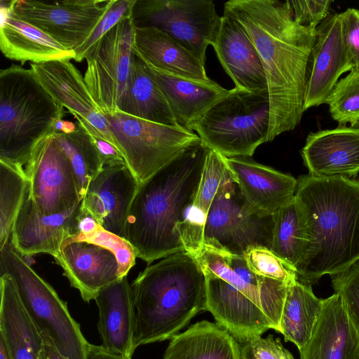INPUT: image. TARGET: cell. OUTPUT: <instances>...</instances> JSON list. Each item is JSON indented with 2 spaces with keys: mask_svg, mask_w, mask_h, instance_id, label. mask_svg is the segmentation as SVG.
Returning <instances> with one entry per match:
<instances>
[{
  "mask_svg": "<svg viewBox=\"0 0 359 359\" xmlns=\"http://www.w3.org/2000/svg\"><path fill=\"white\" fill-rule=\"evenodd\" d=\"M224 15L236 20L255 46L268 84L267 142L294 130L304 109L309 64L316 29L297 23L289 1L230 0Z\"/></svg>",
  "mask_w": 359,
  "mask_h": 359,
  "instance_id": "cell-1",
  "label": "cell"
},
{
  "mask_svg": "<svg viewBox=\"0 0 359 359\" xmlns=\"http://www.w3.org/2000/svg\"><path fill=\"white\" fill-rule=\"evenodd\" d=\"M208 151L191 147L139 184L123 238L148 264L184 251L176 227L195 201Z\"/></svg>",
  "mask_w": 359,
  "mask_h": 359,
  "instance_id": "cell-2",
  "label": "cell"
},
{
  "mask_svg": "<svg viewBox=\"0 0 359 359\" xmlns=\"http://www.w3.org/2000/svg\"><path fill=\"white\" fill-rule=\"evenodd\" d=\"M294 196L306 217L309 245L298 280L316 283L359 260V180L343 176L297 179Z\"/></svg>",
  "mask_w": 359,
  "mask_h": 359,
  "instance_id": "cell-3",
  "label": "cell"
},
{
  "mask_svg": "<svg viewBox=\"0 0 359 359\" xmlns=\"http://www.w3.org/2000/svg\"><path fill=\"white\" fill-rule=\"evenodd\" d=\"M135 309L133 349L170 339L207 309L206 279L187 251L148 266L132 285Z\"/></svg>",
  "mask_w": 359,
  "mask_h": 359,
  "instance_id": "cell-4",
  "label": "cell"
},
{
  "mask_svg": "<svg viewBox=\"0 0 359 359\" xmlns=\"http://www.w3.org/2000/svg\"><path fill=\"white\" fill-rule=\"evenodd\" d=\"M65 112L31 68L13 65L1 69L0 160L25 166L36 143L56 131Z\"/></svg>",
  "mask_w": 359,
  "mask_h": 359,
  "instance_id": "cell-5",
  "label": "cell"
},
{
  "mask_svg": "<svg viewBox=\"0 0 359 359\" xmlns=\"http://www.w3.org/2000/svg\"><path fill=\"white\" fill-rule=\"evenodd\" d=\"M1 274L9 273L21 301L44 341L66 359H88L90 343L67 305L9 241L0 250Z\"/></svg>",
  "mask_w": 359,
  "mask_h": 359,
  "instance_id": "cell-6",
  "label": "cell"
},
{
  "mask_svg": "<svg viewBox=\"0 0 359 359\" xmlns=\"http://www.w3.org/2000/svg\"><path fill=\"white\" fill-rule=\"evenodd\" d=\"M269 93L235 88L215 102L192 126L202 144L225 158L251 157L267 142Z\"/></svg>",
  "mask_w": 359,
  "mask_h": 359,
  "instance_id": "cell-7",
  "label": "cell"
},
{
  "mask_svg": "<svg viewBox=\"0 0 359 359\" xmlns=\"http://www.w3.org/2000/svg\"><path fill=\"white\" fill-rule=\"evenodd\" d=\"M105 116L118 149L139 184L202 143L196 133L182 127L148 121L119 110Z\"/></svg>",
  "mask_w": 359,
  "mask_h": 359,
  "instance_id": "cell-8",
  "label": "cell"
},
{
  "mask_svg": "<svg viewBox=\"0 0 359 359\" xmlns=\"http://www.w3.org/2000/svg\"><path fill=\"white\" fill-rule=\"evenodd\" d=\"M133 15L135 26L167 34L203 65L221 20L211 0H137Z\"/></svg>",
  "mask_w": 359,
  "mask_h": 359,
  "instance_id": "cell-9",
  "label": "cell"
},
{
  "mask_svg": "<svg viewBox=\"0 0 359 359\" xmlns=\"http://www.w3.org/2000/svg\"><path fill=\"white\" fill-rule=\"evenodd\" d=\"M135 27L133 15L123 19L85 57V83L104 115H114L118 111L128 87Z\"/></svg>",
  "mask_w": 359,
  "mask_h": 359,
  "instance_id": "cell-10",
  "label": "cell"
},
{
  "mask_svg": "<svg viewBox=\"0 0 359 359\" xmlns=\"http://www.w3.org/2000/svg\"><path fill=\"white\" fill-rule=\"evenodd\" d=\"M273 215L255 211L243 196L232 176L217 191L203 229V241L243 255L250 247L271 249Z\"/></svg>",
  "mask_w": 359,
  "mask_h": 359,
  "instance_id": "cell-11",
  "label": "cell"
},
{
  "mask_svg": "<svg viewBox=\"0 0 359 359\" xmlns=\"http://www.w3.org/2000/svg\"><path fill=\"white\" fill-rule=\"evenodd\" d=\"M55 132L36 143L24 168L28 197L45 215L66 212L82 201L72 166L56 142Z\"/></svg>",
  "mask_w": 359,
  "mask_h": 359,
  "instance_id": "cell-12",
  "label": "cell"
},
{
  "mask_svg": "<svg viewBox=\"0 0 359 359\" xmlns=\"http://www.w3.org/2000/svg\"><path fill=\"white\" fill-rule=\"evenodd\" d=\"M203 271L227 282L259 306L274 330L280 332V319L287 288L291 283L265 278L252 272L243 255L232 254L215 243L202 241L185 249Z\"/></svg>",
  "mask_w": 359,
  "mask_h": 359,
  "instance_id": "cell-13",
  "label": "cell"
},
{
  "mask_svg": "<svg viewBox=\"0 0 359 359\" xmlns=\"http://www.w3.org/2000/svg\"><path fill=\"white\" fill-rule=\"evenodd\" d=\"M111 0L6 1L18 18L36 27L67 50L75 51L88 38Z\"/></svg>",
  "mask_w": 359,
  "mask_h": 359,
  "instance_id": "cell-14",
  "label": "cell"
},
{
  "mask_svg": "<svg viewBox=\"0 0 359 359\" xmlns=\"http://www.w3.org/2000/svg\"><path fill=\"white\" fill-rule=\"evenodd\" d=\"M30 67L56 102L66 107L74 118H79L88 128L118 149L105 115L93 98L83 76L70 60L31 63Z\"/></svg>",
  "mask_w": 359,
  "mask_h": 359,
  "instance_id": "cell-15",
  "label": "cell"
},
{
  "mask_svg": "<svg viewBox=\"0 0 359 359\" xmlns=\"http://www.w3.org/2000/svg\"><path fill=\"white\" fill-rule=\"evenodd\" d=\"M304 94V109L325 103L340 76L353 69L343 37L341 13L330 14L316 28Z\"/></svg>",
  "mask_w": 359,
  "mask_h": 359,
  "instance_id": "cell-16",
  "label": "cell"
},
{
  "mask_svg": "<svg viewBox=\"0 0 359 359\" xmlns=\"http://www.w3.org/2000/svg\"><path fill=\"white\" fill-rule=\"evenodd\" d=\"M138 185L126 163L105 166L90 182L81 208L90 213L105 230L123 238Z\"/></svg>",
  "mask_w": 359,
  "mask_h": 359,
  "instance_id": "cell-17",
  "label": "cell"
},
{
  "mask_svg": "<svg viewBox=\"0 0 359 359\" xmlns=\"http://www.w3.org/2000/svg\"><path fill=\"white\" fill-rule=\"evenodd\" d=\"M81 203L66 212L45 215L36 208L27 192L13 225L11 243L23 257L39 253L55 257L65 241L75 233Z\"/></svg>",
  "mask_w": 359,
  "mask_h": 359,
  "instance_id": "cell-18",
  "label": "cell"
},
{
  "mask_svg": "<svg viewBox=\"0 0 359 359\" xmlns=\"http://www.w3.org/2000/svg\"><path fill=\"white\" fill-rule=\"evenodd\" d=\"M54 259L86 302L94 300L101 290L123 277L114 255L95 243L65 242Z\"/></svg>",
  "mask_w": 359,
  "mask_h": 359,
  "instance_id": "cell-19",
  "label": "cell"
},
{
  "mask_svg": "<svg viewBox=\"0 0 359 359\" xmlns=\"http://www.w3.org/2000/svg\"><path fill=\"white\" fill-rule=\"evenodd\" d=\"M301 154L310 175L351 177L359 173V127L310 133Z\"/></svg>",
  "mask_w": 359,
  "mask_h": 359,
  "instance_id": "cell-20",
  "label": "cell"
},
{
  "mask_svg": "<svg viewBox=\"0 0 359 359\" xmlns=\"http://www.w3.org/2000/svg\"><path fill=\"white\" fill-rule=\"evenodd\" d=\"M241 192L256 212L273 215L294 196L297 180L251 157L226 158Z\"/></svg>",
  "mask_w": 359,
  "mask_h": 359,
  "instance_id": "cell-21",
  "label": "cell"
},
{
  "mask_svg": "<svg viewBox=\"0 0 359 359\" xmlns=\"http://www.w3.org/2000/svg\"><path fill=\"white\" fill-rule=\"evenodd\" d=\"M235 88L252 93L268 92L259 54L248 36L233 18L223 15L211 45Z\"/></svg>",
  "mask_w": 359,
  "mask_h": 359,
  "instance_id": "cell-22",
  "label": "cell"
},
{
  "mask_svg": "<svg viewBox=\"0 0 359 359\" xmlns=\"http://www.w3.org/2000/svg\"><path fill=\"white\" fill-rule=\"evenodd\" d=\"M299 351L300 359H359V334L339 294L323 299L312 336Z\"/></svg>",
  "mask_w": 359,
  "mask_h": 359,
  "instance_id": "cell-23",
  "label": "cell"
},
{
  "mask_svg": "<svg viewBox=\"0 0 359 359\" xmlns=\"http://www.w3.org/2000/svg\"><path fill=\"white\" fill-rule=\"evenodd\" d=\"M94 300L98 308L101 346L111 353L132 358L135 309L127 276L101 290Z\"/></svg>",
  "mask_w": 359,
  "mask_h": 359,
  "instance_id": "cell-24",
  "label": "cell"
},
{
  "mask_svg": "<svg viewBox=\"0 0 359 359\" xmlns=\"http://www.w3.org/2000/svg\"><path fill=\"white\" fill-rule=\"evenodd\" d=\"M133 52L147 67L158 72L194 81L210 80L197 57L155 27L136 26Z\"/></svg>",
  "mask_w": 359,
  "mask_h": 359,
  "instance_id": "cell-25",
  "label": "cell"
},
{
  "mask_svg": "<svg viewBox=\"0 0 359 359\" xmlns=\"http://www.w3.org/2000/svg\"><path fill=\"white\" fill-rule=\"evenodd\" d=\"M4 3L1 4L0 48L6 57L22 64L74 60V51L66 49L43 31L18 18Z\"/></svg>",
  "mask_w": 359,
  "mask_h": 359,
  "instance_id": "cell-26",
  "label": "cell"
},
{
  "mask_svg": "<svg viewBox=\"0 0 359 359\" xmlns=\"http://www.w3.org/2000/svg\"><path fill=\"white\" fill-rule=\"evenodd\" d=\"M0 334L13 359H40L44 340L27 313L9 273L0 277Z\"/></svg>",
  "mask_w": 359,
  "mask_h": 359,
  "instance_id": "cell-27",
  "label": "cell"
},
{
  "mask_svg": "<svg viewBox=\"0 0 359 359\" xmlns=\"http://www.w3.org/2000/svg\"><path fill=\"white\" fill-rule=\"evenodd\" d=\"M149 69L177 123L189 130L209 108L230 90L211 79L194 81Z\"/></svg>",
  "mask_w": 359,
  "mask_h": 359,
  "instance_id": "cell-28",
  "label": "cell"
},
{
  "mask_svg": "<svg viewBox=\"0 0 359 359\" xmlns=\"http://www.w3.org/2000/svg\"><path fill=\"white\" fill-rule=\"evenodd\" d=\"M162 359H241L240 347L226 328L204 320L171 338Z\"/></svg>",
  "mask_w": 359,
  "mask_h": 359,
  "instance_id": "cell-29",
  "label": "cell"
},
{
  "mask_svg": "<svg viewBox=\"0 0 359 359\" xmlns=\"http://www.w3.org/2000/svg\"><path fill=\"white\" fill-rule=\"evenodd\" d=\"M119 111L148 121L180 127L150 69L135 54Z\"/></svg>",
  "mask_w": 359,
  "mask_h": 359,
  "instance_id": "cell-30",
  "label": "cell"
},
{
  "mask_svg": "<svg viewBox=\"0 0 359 359\" xmlns=\"http://www.w3.org/2000/svg\"><path fill=\"white\" fill-rule=\"evenodd\" d=\"M271 250L296 273L309 248V238L304 210L295 196L273 215Z\"/></svg>",
  "mask_w": 359,
  "mask_h": 359,
  "instance_id": "cell-31",
  "label": "cell"
},
{
  "mask_svg": "<svg viewBox=\"0 0 359 359\" xmlns=\"http://www.w3.org/2000/svg\"><path fill=\"white\" fill-rule=\"evenodd\" d=\"M323 305L311 285L298 280L287 290L280 319V333L301 350L311 339Z\"/></svg>",
  "mask_w": 359,
  "mask_h": 359,
  "instance_id": "cell-32",
  "label": "cell"
},
{
  "mask_svg": "<svg viewBox=\"0 0 359 359\" xmlns=\"http://www.w3.org/2000/svg\"><path fill=\"white\" fill-rule=\"evenodd\" d=\"M75 118V130L55 132L54 137L71 163L83 199L90 182L104 166L89 130L79 118Z\"/></svg>",
  "mask_w": 359,
  "mask_h": 359,
  "instance_id": "cell-33",
  "label": "cell"
},
{
  "mask_svg": "<svg viewBox=\"0 0 359 359\" xmlns=\"http://www.w3.org/2000/svg\"><path fill=\"white\" fill-rule=\"evenodd\" d=\"M27 192L23 165L0 160V250L10 241L13 225Z\"/></svg>",
  "mask_w": 359,
  "mask_h": 359,
  "instance_id": "cell-34",
  "label": "cell"
},
{
  "mask_svg": "<svg viewBox=\"0 0 359 359\" xmlns=\"http://www.w3.org/2000/svg\"><path fill=\"white\" fill-rule=\"evenodd\" d=\"M325 103L339 126L359 127V72L355 69L338 81Z\"/></svg>",
  "mask_w": 359,
  "mask_h": 359,
  "instance_id": "cell-35",
  "label": "cell"
},
{
  "mask_svg": "<svg viewBox=\"0 0 359 359\" xmlns=\"http://www.w3.org/2000/svg\"><path fill=\"white\" fill-rule=\"evenodd\" d=\"M232 176L226 158L215 151L208 149L198 192L191 207L201 212L206 218L219 187Z\"/></svg>",
  "mask_w": 359,
  "mask_h": 359,
  "instance_id": "cell-36",
  "label": "cell"
},
{
  "mask_svg": "<svg viewBox=\"0 0 359 359\" xmlns=\"http://www.w3.org/2000/svg\"><path fill=\"white\" fill-rule=\"evenodd\" d=\"M243 257L250 270L259 276L287 283L298 280L296 271L267 248L250 247Z\"/></svg>",
  "mask_w": 359,
  "mask_h": 359,
  "instance_id": "cell-37",
  "label": "cell"
},
{
  "mask_svg": "<svg viewBox=\"0 0 359 359\" xmlns=\"http://www.w3.org/2000/svg\"><path fill=\"white\" fill-rule=\"evenodd\" d=\"M137 0H111L107 8L85 41L74 51V60L81 62L89 50L123 19L133 15Z\"/></svg>",
  "mask_w": 359,
  "mask_h": 359,
  "instance_id": "cell-38",
  "label": "cell"
},
{
  "mask_svg": "<svg viewBox=\"0 0 359 359\" xmlns=\"http://www.w3.org/2000/svg\"><path fill=\"white\" fill-rule=\"evenodd\" d=\"M72 241H86L109 250L116 257L122 276H127L129 271L135 264L137 257L128 241L123 238L105 230L100 225L86 236H72L65 242Z\"/></svg>",
  "mask_w": 359,
  "mask_h": 359,
  "instance_id": "cell-39",
  "label": "cell"
},
{
  "mask_svg": "<svg viewBox=\"0 0 359 359\" xmlns=\"http://www.w3.org/2000/svg\"><path fill=\"white\" fill-rule=\"evenodd\" d=\"M330 276L334 293L341 297L346 313L359 334V260L345 271Z\"/></svg>",
  "mask_w": 359,
  "mask_h": 359,
  "instance_id": "cell-40",
  "label": "cell"
},
{
  "mask_svg": "<svg viewBox=\"0 0 359 359\" xmlns=\"http://www.w3.org/2000/svg\"><path fill=\"white\" fill-rule=\"evenodd\" d=\"M238 342L241 359H294L280 339L274 338L272 334L265 338L261 336Z\"/></svg>",
  "mask_w": 359,
  "mask_h": 359,
  "instance_id": "cell-41",
  "label": "cell"
},
{
  "mask_svg": "<svg viewBox=\"0 0 359 359\" xmlns=\"http://www.w3.org/2000/svg\"><path fill=\"white\" fill-rule=\"evenodd\" d=\"M295 21L299 25L316 29L329 15L332 1H289Z\"/></svg>",
  "mask_w": 359,
  "mask_h": 359,
  "instance_id": "cell-42",
  "label": "cell"
},
{
  "mask_svg": "<svg viewBox=\"0 0 359 359\" xmlns=\"http://www.w3.org/2000/svg\"><path fill=\"white\" fill-rule=\"evenodd\" d=\"M341 16L345 47L353 69L359 72V10L347 8Z\"/></svg>",
  "mask_w": 359,
  "mask_h": 359,
  "instance_id": "cell-43",
  "label": "cell"
},
{
  "mask_svg": "<svg viewBox=\"0 0 359 359\" xmlns=\"http://www.w3.org/2000/svg\"><path fill=\"white\" fill-rule=\"evenodd\" d=\"M88 359H131L126 356L111 353L101 346L90 344Z\"/></svg>",
  "mask_w": 359,
  "mask_h": 359,
  "instance_id": "cell-44",
  "label": "cell"
},
{
  "mask_svg": "<svg viewBox=\"0 0 359 359\" xmlns=\"http://www.w3.org/2000/svg\"><path fill=\"white\" fill-rule=\"evenodd\" d=\"M40 359H66L62 356L54 346L48 342L44 341L42 351L40 354Z\"/></svg>",
  "mask_w": 359,
  "mask_h": 359,
  "instance_id": "cell-45",
  "label": "cell"
},
{
  "mask_svg": "<svg viewBox=\"0 0 359 359\" xmlns=\"http://www.w3.org/2000/svg\"><path fill=\"white\" fill-rule=\"evenodd\" d=\"M0 359H13L6 342L2 335L0 334Z\"/></svg>",
  "mask_w": 359,
  "mask_h": 359,
  "instance_id": "cell-46",
  "label": "cell"
}]
</instances>
